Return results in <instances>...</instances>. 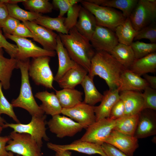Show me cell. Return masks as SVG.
<instances>
[{"mask_svg": "<svg viewBox=\"0 0 156 156\" xmlns=\"http://www.w3.org/2000/svg\"><path fill=\"white\" fill-rule=\"evenodd\" d=\"M134 52L135 59L143 57L150 54L155 52L156 43H146L136 41L130 45Z\"/></svg>", "mask_w": 156, "mask_h": 156, "instance_id": "cell-36", "label": "cell"}, {"mask_svg": "<svg viewBox=\"0 0 156 156\" xmlns=\"http://www.w3.org/2000/svg\"><path fill=\"white\" fill-rule=\"evenodd\" d=\"M82 6L90 12L95 17L97 25L107 28L113 31L122 24L126 18L121 11L114 8L100 6L81 0Z\"/></svg>", "mask_w": 156, "mask_h": 156, "instance_id": "cell-4", "label": "cell"}, {"mask_svg": "<svg viewBox=\"0 0 156 156\" xmlns=\"http://www.w3.org/2000/svg\"><path fill=\"white\" fill-rule=\"evenodd\" d=\"M0 44L9 55L11 58H16L18 51L16 45L11 44L6 40L0 29Z\"/></svg>", "mask_w": 156, "mask_h": 156, "instance_id": "cell-42", "label": "cell"}, {"mask_svg": "<svg viewBox=\"0 0 156 156\" xmlns=\"http://www.w3.org/2000/svg\"><path fill=\"white\" fill-rule=\"evenodd\" d=\"M119 93L118 88L104 92L100 104L94 106L96 121L109 117L112 107L120 99Z\"/></svg>", "mask_w": 156, "mask_h": 156, "instance_id": "cell-20", "label": "cell"}, {"mask_svg": "<svg viewBox=\"0 0 156 156\" xmlns=\"http://www.w3.org/2000/svg\"><path fill=\"white\" fill-rule=\"evenodd\" d=\"M12 35L23 38H33L32 34L28 28L22 22L17 26Z\"/></svg>", "mask_w": 156, "mask_h": 156, "instance_id": "cell-45", "label": "cell"}, {"mask_svg": "<svg viewBox=\"0 0 156 156\" xmlns=\"http://www.w3.org/2000/svg\"><path fill=\"white\" fill-rule=\"evenodd\" d=\"M47 124L50 131L60 138L73 137L83 129L78 122L60 114L52 116Z\"/></svg>", "mask_w": 156, "mask_h": 156, "instance_id": "cell-11", "label": "cell"}, {"mask_svg": "<svg viewBox=\"0 0 156 156\" xmlns=\"http://www.w3.org/2000/svg\"><path fill=\"white\" fill-rule=\"evenodd\" d=\"M143 75V78L148 83L149 86L153 89H156V77L147 74Z\"/></svg>", "mask_w": 156, "mask_h": 156, "instance_id": "cell-49", "label": "cell"}, {"mask_svg": "<svg viewBox=\"0 0 156 156\" xmlns=\"http://www.w3.org/2000/svg\"><path fill=\"white\" fill-rule=\"evenodd\" d=\"M126 69L109 53L97 51L91 59L88 75L92 79L99 76L105 81L109 89L113 90L118 87L120 75Z\"/></svg>", "mask_w": 156, "mask_h": 156, "instance_id": "cell-1", "label": "cell"}, {"mask_svg": "<svg viewBox=\"0 0 156 156\" xmlns=\"http://www.w3.org/2000/svg\"><path fill=\"white\" fill-rule=\"evenodd\" d=\"M96 25L94 15L82 6L79 12L78 20L75 27L77 31L90 41Z\"/></svg>", "mask_w": 156, "mask_h": 156, "instance_id": "cell-21", "label": "cell"}, {"mask_svg": "<svg viewBox=\"0 0 156 156\" xmlns=\"http://www.w3.org/2000/svg\"><path fill=\"white\" fill-rule=\"evenodd\" d=\"M129 18L133 27L137 31L155 22L156 0H138Z\"/></svg>", "mask_w": 156, "mask_h": 156, "instance_id": "cell-7", "label": "cell"}, {"mask_svg": "<svg viewBox=\"0 0 156 156\" xmlns=\"http://www.w3.org/2000/svg\"><path fill=\"white\" fill-rule=\"evenodd\" d=\"M116 120L107 118L96 121L86 129V132L79 139L101 146L114 130Z\"/></svg>", "mask_w": 156, "mask_h": 156, "instance_id": "cell-10", "label": "cell"}, {"mask_svg": "<svg viewBox=\"0 0 156 156\" xmlns=\"http://www.w3.org/2000/svg\"><path fill=\"white\" fill-rule=\"evenodd\" d=\"M2 86L0 82V115L5 114L12 118L17 123H20L13 109V107L5 96L2 90Z\"/></svg>", "mask_w": 156, "mask_h": 156, "instance_id": "cell-38", "label": "cell"}, {"mask_svg": "<svg viewBox=\"0 0 156 156\" xmlns=\"http://www.w3.org/2000/svg\"><path fill=\"white\" fill-rule=\"evenodd\" d=\"M149 86L146 80L141 76L128 69H126L121 74L118 89L119 92L124 91L140 92Z\"/></svg>", "mask_w": 156, "mask_h": 156, "instance_id": "cell-19", "label": "cell"}, {"mask_svg": "<svg viewBox=\"0 0 156 156\" xmlns=\"http://www.w3.org/2000/svg\"><path fill=\"white\" fill-rule=\"evenodd\" d=\"M50 60V57L47 56L33 58L30 62L28 74L36 85L54 89V77L49 65Z\"/></svg>", "mask_w": 156, "mask_h": 156, "instance_id": "cell-8", "label": "cell"}, {"mask_svg": "<svg viewBox=\"0 0 156 156\" xmlns=\"http://www.w3.org/2000/svg\"><path fill=\"white\" fill-rule=\"evenodd\" d=\"M23 3L26 9L38 14L51 12L54 8L48 0H25Z\"/></svg>", "mask_w": 156, "mask_h": 156, "instance_id": "cell-35", "label": "cell"}, {"mask_svg": "<svg viewBox=\"0 0 156 156\" xmlns=\"http://www.w3.org/2000/svg\"><path fill=\"white\" fill-rule=\"evenodd\" d=\"M120 98L124 104L125 115L138 114L144 109V101L142 93L134 91L120 92Z\"/></svg>", "mask_w": 156, "mask_h": 156, "instance_id": "cell-18", "label": "cell"}, {"mask_svg": "<svg viewBox=\"0 0 156 156\" xmlns=\"http://www.w3.org/2000/svg\"><path fill=\"white\" fill-rule=\"evenodd\" d=\"M20 23L19 21L9 16L3 23L1 28L2 29L4 34L12 35Z\"/></svg>", "mask_w": 156, "mask_h": 156, "instance_id": "cell-44", "label": "cell"}, {"mask_svg": "<svg viewBox=\"0 0 156 156\" xmlns=\"http://www.w3.org/2000/svg\"><path fill=\"white\" fill-rule=\"evenodd\" d=\"M9 16L6 4L0 1V27Z\"/></svg>", "mask_w": 156, "mask_h": 156, "instance_id": "cell-47", "label": "cell"}, {"mask_svg": "<svg viewBox=\"0 0 156 156\" xmlns=\"http://www.w3.org/2000/svg\"><path fill=\"white\" fill-rule=\"evenodd\" d=\"M99 5L118 9L126 18L129 17L138 0H87Z\"/></svg>", "mask_w": 156, "mask_h": 156, "instance_id": "cell-27", "label": "cell"}, {"mask_svg": "<svg viewBox=\"0 0 156 156\" xmlns=\"http://www.w3.org/2000/svg\"><path fill=\"white\" fill-rule=\"evenodd\" d=\"M81 1V0H53L52 4L54 8L59 10L58 17H62L71 7L80 3Z\"/></svg>", "mask_w": 156, "mask_h": 156, "instance_id": "cell-41", "label": "cell"}, {"mask_svg": "<svg viewBox=\"0 0 156 156\" xmlns=\"http://www.w3.org/2000/svg\"><path fill=\"white\" fill-rule=\"evenodd\" d=\"M58 59V68L54 80L57 82L68 70L74 67L77 64L70 58L58 35L57 45L55 50Z\"/></svg>", "mask_w": 156, "mask_h": 156, "instance_id": "cell-23", "label": "cell"}, {"mask_svg": "<svg viewBox=\"0 0 156 156\" xmlns=\"http://www.w3.org/2000/svg\"><path fill=\"white\" fill-rule=\"evenodd\" d=\"M35 97L40 100V107L44 113L52 116L61 114L62 108L55 94L47 90L39 92L35 95Z\"/></svg>", "mask_w": 156, "mask_h": 156, "instance_id": "cell-24", "label": "cell"}, {"mask_svg": "<svg viewBox=\"0 0 156 156\" xmlns=\"http://www.w3.org/2000/svg\"><path fill=\"white\" fill-rule=\"evenodd\" d=\"M97 51L110 53L119 43L115 33L107 28L97 25L90 40Z\"/></svg>", "mask_w": 156, "mask_h": 156, "instance_id": "cell-12", "label": "cell"}, {"mask_svg": "<svg viewBox=\"0 0 156 156\" xmlns=\"http://www.w3.org/2000/svg\"><path fill=\"white\" fill-rule=\"evenodd\" d=\"M142 93L144 101V109L156 110V90L147 87Z\"/></svg>", "mask_w": 156, "mask_h": 156, "instance_id": "cell-40", "label": "cell"}, {"mask_svg": "<svg viewBox=\"0 0 156 156\" xmlns=\"http://www.w3.org/2000/svg\"><path fill=\"white\" fill-rule=\"evenodd\" d=\"M31 116V121L28 124L6 122L3 125L2 127L3 128L10 127L13 129V131L15 132L29 134L41 148L43 143L42 140L47 141L50 139L46 133V125L47 122L46 120L47 116L44 114L41 117Z\"/></svg>", "mask_w": 156, "mask_h": 156, "instance_id": "cell-6", "label": "cell"}, {"mask_svg": "<svg viewBox=\"0 0 156 156\" xmlns=\"http://www.w3.org/2000/svg\"><path fill=\"white\" fill-rule=\"evenodd\" d=\"M71 153L68 151L55 152L54 156H71Z\"/></svg>", "mask_w": 156, "mask_h": 156, "instance_id": "cell-50", "label": "cell"}, {"mask_svg": "<svg viewBox=\"0 0 156 156\" xmlns=\"http://www.w3.org/2000/svg\"><path fill=\"white\" fill-rule=\"evenodd\" d=\"M88 73L85 69L77 64L67 71L57 82L62 89H75L77 86L81 84Z\"/></svg>", "mask_w": 156, "mask_h": 156, "instance_id": "cell-22", "label": "cell"}, {"mask_svg": "<svg viewBox=\"0 0 156 156\" xmlns=\"http://www.w3.org/2000/svg\"><path fill=\"white\" fill-rule=\"evenodd\" d=\"M10 139L9 136H0V156H7L8 152L5 149L6 144Z\"/></svg>", "mask_w": 156, "mask_h": 156, "instance_id": "cell-48", "label": "cell"}, {"mask_svg": "<svg viewBox=\"0 0 156 156\" xmlns=\"http://www.w3.org/2000/svg\"><path fill=\"white\" fill-rule=\"evenodd\" d=\"M31 32L33 40L39 43L46 50L55 51L58 35L53 31L33 22H22Z\"/></svg>", "mask_w": 156, "mask_h": 156, "instance_id": "cell-14", "label": "cell"}, {"mask_svg": "<svg viewBox=\"0 0 156 156\" xmlns=\"http://www.w3.org/2000/svg\"><path fill=\"white\" fill-rule=\"evenodd\" d=\"M110 53L127 69L129 68L135 60L130 45L118 43Z\"/></svg>", "mask_w": 156, "mask_h": 156, "instance_id": "cell-29", "label": "cell"}, {"mask_svg": "<svg viewBox=\"0 0 156 156\" xmlns=\"http://www.w3.org/2000/svg\"><path fill=\"white\" fill-rule=\"evenodd\" d=\"M81 7V5L77 3L71 7L67 12V16L65 18L64 24L68 32L70 29L75 27Z\"/></svg>", "mask_w": 156, "mask_h": 156, "instance_id": "cell-39", "label": "cell"}, {"mask_svg": "<svg viewBox=\"0 0 156 156\" xmlns=\"http://www.w3.org/2000/svg\"><path fill=\"white\" fill-rule=\"evenodd\" d=\"M93 79L87 75L84 77L81 84L84 93V103L94 106L96 103L101 102L103 95L97 90L94 83Z\"/></svg>", "mask_w": 156, "mask_h": 156, "instance_id": "cell-30", "label": "cell"}, {"mask_svg": "<svg viewBox=\"0 0 156 156\" xmlns=\"http://www.w3.org/2000/svg\"><path fill=\"white\" fill-rule=\"evenodd\" d=\"M1 2L6 4H17L18 3L23 2L25 0H0Z\"/></svg>", "mask_w": 156, "mask_h": 156, "instance_id": "cell-51", "label": "cell"}, {"mask_svg": "<svg viewBox=\"0 0 156 156\" xmlns=\"http://www.w3.org/2000/svg\"><path fill=\"white\" fill-rule=\"evenodd\" d=\"M55 92L62 109L72 107L83 102V93L75 89H63Z\"/></svg>", "mask_w": 156, "mask_h": 156, "instance_id": "cell-28", "label": "cell"}, {"mask_svg": "<svg viewBox=\"0 0 156 156\" xmlns=\"http://www.w3.org/2000/svg\"><path fill=\"white\" fill-rule=\"evenodd\" d=\"M125 110L124 103L120 99L112 107L109 118L113 120H116L125 115Z\"/></svg>", "mask_w": 156, "mask_h": 156, "instance_id": "cell-43", "label": "cell"}, {"mask_svg": "<svg viewBox=\"0 0 156 156\" xmlns=\"http://www.w3.org/2000/svg\"><path fill=\"white\" fill-rule=\"evenodd\" d=\"M4 36L16 43L18 51L16 59L17 60H23L30 57L34 58L44 56L54 57L56 55L55 51H49L41 48L26 38L7 34H4Z\"/></svg>", "mask_w": 156, "mask_h": 156, "instance_id": "cell-9", "label": "cell"}, {"mask_svg": "<svg viewBox=\"0 0 156 156\" xmlns=\"http://www.w3.org/2000/svg\"><path fill=\"white\" fill-rule=\"evenodd\" d=\"M9 16L19 21L33 22L42 14L36 13L25 10L17 4H6Z\"/></svg>", "mask_w": 156, "mask_h": 156, "instance_id": "cell-34", "label": "cell"}, {"mask_svg": "<svg viewBox=\"0 0 156 156\" xmlns=\"http://www.w3.org/2000/svg\"><path fill=\"white\" fill-rule=\"evenodd\" d=\"M47 145L48 148L55 152L71 150L89 155L98 154L101 156H107L101 145L79 139L68 144L60 145L48 142Z\"/></svg>", "mask_w": 156, "mask_h": 156, "instance_id": "cell-15", "label": "cell"}, {"mask_svg": "<svg viewBox=\"0 0 156 156\" xmlns=\"http://www.w3.org/2000/svg\"><path fill=\"white\" fill-rule=\"evenodd\" d=\"M128 69L140 76L149 73L155 72L156 52L135 59Z\"/></svg>", "mask_w": 156, "mask_h": 156, "instance_id": "cell-26", "label": "cell"}, {"mask_svg": "<svg viewBox=\"0 0 156 156\" xmlns=\"http://www.w3.org/2000/svg\"><path fill=\"white\" fill-rule=\"evenodd\" d=\"M17 61L21 74V86L18 96L16 99H13L11 103L13 107L25 109L31 116H42L45 113L35 100L29 81L28 68L29 58Z\"/></svg>", "mask_w": 156, "mask_h": 156, "instance_id": "cell-3", "label": "cell"}, {"mask_svg": "<svg viewBox=\"0 0 156 156\" xmlns=\"http://www.w3.org/2000/svg\"><path fill=\"white\" fill-rule=\"evenodd\" d=\"M7 156H20L18 155H17L16 156H14L13 154V153L11 152L8 151V155Z\"/></svg>", "mask_w": 156, "mask_h": 156, "instance_id": "cell-53", "label": "cell"}, {"mask_svg": "<svg viewBox=\"0 0 156 156\" xmlns=\"http://www.w3.org/2000/svg\"><path fill=\"white\" fill-rule=\"evenodd\" d=\"M145 39L149 40L151 43L156 42V24L153 23L138 31L134 38V40Z\"/></svg>", "mask_w": 156, "mask_h": 156, "instance_id": "cell-37", "label": "cell"}, {"mask_svg": "<svg viewBox=\"0 0 156 156\" xmlns=\"http://www.w3.org/2000/svg\"><path fill=\"white\" fill-rule=\"evenodd\" d=\"M2 46H1V44H0V49H2Z\"/></svg>", "mask_w": 156, "mask_h": 156, "instance_id": "cell-55", "label": "cell"}, {"mask_svg": "<svg viewBox=\"0 0 156 156\" xmlns=\"http://www.w3.org/2000/svg\"><path fill=\"white\" fill-rule=\"evenodd\" d=\"M65 18L64 17L52 18L43 16L41 14L33 22L52 31H55L59 33L67 34L68 32L64 25Z\"/></svg>", "mask_w": 156, "mask_h": 156, "instance_id": "cell-33", "label": "cell"}, {"mask_svg": "<svg viewBox=\"0 0 156 156\" xmlns=\"http://www.w3.org/2000/svg\"><path fill=\"white\" fill-rule=\"evenodd\" d=\"M138 119V114L125 115L116 120L114 130L124 134L134 136Z\"/></svg>", "mask_w": 156, "mask_h": 156, "instance_id": "cell-32", "label": "cell"}, {"mask_svg": "<svg viewBox=\"0 0 156 156\" xmlns=\"http://www.w3.org/2000/svg\"><path fill=\"white\" fill-rule=\"evenodd\" d=\"M9 136L10 139L5 147L7 151L23 156H42L41 148L29 134L13 131Z\"/></svg>", "mask_w": 156, "mask_h": 156, "instance_id": "cell-5", "label": "cell"}, {"mask_svg": "<svg viewBox=\"0 0 156 156\" xmlns=\"http://www.w3.org/2000/svg\"><path fill=\"white\" fill-rule=\"evenodd\" d=\"M114 31L119 43L127 45H131L137 32L133 27L129 17L117 26Z\"/></svg>", "mask_w": 156, "mask_h": 156, "instance_id": "cell-31", "label": "cell"}, {"mask_svg": "<svg viewBox=\"0 0 156 156\" xmlns=\"http://www.w3.org/2000/svg\"><path fill=\"white\" fill-rule=\"evenodd\" d=\"M6 123L5 120L0 115V126L2 127L3 125Z\"/></svg>", "mask_w": 156, "mask_h": 156, "instance_id": "cell-52", "label": "cell"}, {"mask_svg": "<svg viewBox=\"0 0 156 156\" xmlns=\"http://www.w3.org/2000/svg\"><path fill=\"white\" fill-rule=\"evenodd\" d=\"M17 60L15 58H7L3 54L2 49H0V82L5 90L10 86V80L13 70L18 69Z\"/></svg>", "mask_w": 156, "mask_h": 156, "instance_id": "cell-25", "label": "cell"}, {"mask_svg": "<svg viewBox=\"0 0 156 156\" xmlns=\"http://www.w3.org/2000/svg\"><path fill=\"white\" fill-rule=\"evenodd\" d=\"M58 35L71 59L88 73L91 59L95 53L90 41L80 34L75 27L67 34Z\"/></svg>", "mask_w": 156, "mask_h": 156, "instance_id": "cell-2", "label": "cell"}, {"mask_svg": "<svg viewBox=\"0 0 156 156\" xmlns=\"http://www.w3.org/2000/svg\"><path fill=\"white\" fill-rule=\"evenodd\" d=\"M3 129L2 127L0 126V134L1 133Z\"/></svg>", "mask_w": 156, "mask_h": 156, "instance_id": "cell-54", "label": "cell"}, {"mask_svg": "<svg viewBox=\"0 0 156 156\" xmlns=\"http://www.w3.org/2000/svg\"><path fill=\"white\" fill-rule=\"evenodd\" d=\"M104 142L110 144L129 156H133L138 148V139L131 136L113 130L104 140Z\"/></svg>", "mask_w": 156, "mask_h": 156, "instance_id": "cell-16", "label": "cell"}, {"mask_svg": "<svg viewBox=\"0 0 156 156\" xmlns=\"http://www.w3.org/2000/svg\"><path fill=\"white\" fill-rule=\"evenodd\" d=\"M101 146L107 156H129L113 146L108 143L104 142Z\"/></svg>", "mask_w": 156, "mask_h": 156, "instance_id": "cell-46", "label": "cell"}, {"mask_svg": "<svg viewBox=\"0 0 156 156\" xmlns=\"http://www.w3.org/2000/svg\"><path fill=\"white\" fill-rule=\"evenodd\" d=\"M61 114L66 115L86 129L96 121L94 106L82 102L69 108L62 109Z\"/></svg>", "mask_w": 156, "mask_h": 156, "instance_id": "cell-13", "label": "cell"}, {"mask_svg": "<svg viewBox=\"0 0 156 156\" xmlns=\"http://www.w3.org/2000/svg\"><path fill=\"white\" fill-rule=\"evenodd\" d=\"M155 110L144 109L138 114V119L134 136L138 139L156 134V115Z\"/></svg>", "mask_w": 156, "mask_h": 156, "instance_id": "cell-17", "label": "cell"}]
</instances>
